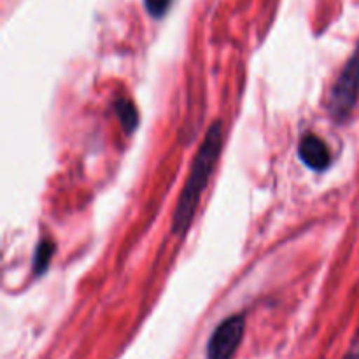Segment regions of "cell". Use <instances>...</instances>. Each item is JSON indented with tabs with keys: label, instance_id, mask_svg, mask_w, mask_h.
<instances>
[{
	"label": "cell",
	"instance_id": "6da1fadb",
	"mask_svg": "<svg viewBox=\"0 0 359 359\" xmlns=\"http://www.w3.org/2000/svg\"><path fill=\"white\" fill-rule=\"evenodd\" d=\"M221 149H223V125L221 121H214L203 137V142L193 160L184 188L175 203L174 217H172V233L174 235H184L191 226L202 193L205 191L210 175L219 160Z\"/></svg>",
	"mask_w": 359,
	"mask_h": 359
},
{
	"label": "cell",
	"instance_id": "7a4b0ae2",
	"mask_svg": "<svg viewBox=\"0 0 359 359\" xmlns=\"http://www.w3.org/2000/svg\"><path fill=\"white\" fill-rule=\"evenodd\" d=\"M359 100V46L340 70L326 100L328 114L335 123H346Z\"/></svg>",
	"mask_w": 359,
	"mask_h": 359
},
{
	"label": "cell",
	"instance_id": "3957f363",
	"mask_svg": "<svg viewBox=\"0 0 359 359\" xmlns=\"http://www.w3.org/2000/svg\"><path fill=\"white\" fill-rule=\"evenodd\" d=\"M245 318L242 314L224 319L210 337L207 344V359H233L244 339Z\"/></svg>",
	"mask_w": 359,
	"mask_h": 359
},
{
	"label": "cell",
	"instance_id": "277c9868",
	"mask_svg": "<svg viewBox=\"0 0 359 359\" xmlns=\"http://www.w3.org/2000/svg\"><path fill=\"white\" fill-rule=\"evenodd\" d=\"M298 156L305 167L314 172H323L332 165V153L323 139L314 133H309L298 144Z\"/></svg>",
	"mask_w": 359,
	"mask_h": 359
},
{
	"label": "cell",
	"instance_id": "5b68a950",
	"mask_svg": "<svg viewBox=\"0 0 359 359\" xmlns=\"http://www.w3.org/2000/svg\"><path fill=\"white\" fill-rule=\"evenodd\" d=\"M114 112L126 133L135 132L137 125H139V112H137V107L133 105L132 100H128V98H118L114 102Z\"/></svg>",
	"mask_w": 359,
	"mask_h": 359
},
{
	"label": "cell",
	"instance_id": "8992f818",
	"mask_svg": "<svg viewBox=\"0 0 359 359\" xmlns=\"http://www.w3.org/2000/svg\"><path fill=\"white\" fill-rule=\"evenodd\" d=\"M53 255H55V244L51 241H41L34 255V273L35 276H42L48 270L49 262H51Z\"/></svg>",
	"mask_w": 359,
	"mask_h": 359
},
{
	"label": "cell",
	"instance_id": "52a82bcc",
	"mask_svg": "<svg viewBox=\"0 0 359 359\" xmlns=\"http://www.w3.org/2000/svg\"><path fill=\"white\" fill-rule=\"evenodd\" d=\"M172 0H144V7H146L147 13L153 18L160 20L167 14V11L170 9Z\"/></svg>",
	"mask_w": 359,
	"mask_h": 359
},
{
	"label": "cell",
	"instance_id": "ba28073f",
	"mask_svg": "<svg viewBox=\"0 0 359 359\" xmlns=\"http://www.w3.org/2000/svg\"><path fill=\"white\" fill-rule=\"evenodd\" d=\"M344 359H359V332L356 333V337H354L353 344H351L349 351H347L346 358Z\"/></svg>",
	"mask_w": 359,
	"mask_h": 359
}]
</instances>
